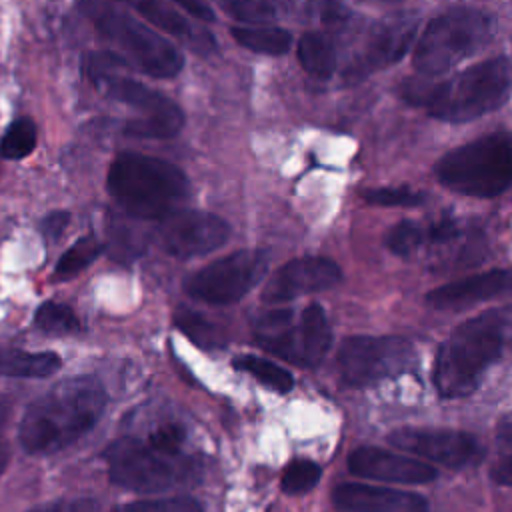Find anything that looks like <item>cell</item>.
Here are the masks:
<instances>
[{
  "label": "cell",
  "instance_id": "cell-9",
  "mask_svg": "<svg viewBox=\"0 0 512 512\" xmlns=\"http://www.w3.org/2000/svg\"><path fill=\"white\" fill-rule=\"evenodd\" d=\"M494 32V18L476 8H454L434 16L424 28L412 64L422 76H438L480 50Z\"/></svg>",
  "mask_w": 512,
  "mask_h": 512
},
{
  "label": "cell",
  "instance_id": "cell-37",
  "mask_svg": "<svg viewBox=\"0 0 512 512\" xmlns=\"http://www.w3.org/2000/svg\"><path fill=\"white\" fill-rule=\"evenodd\" d=\"M490 476H492V480H494L496 484L512 486V454L500 458V460L492 466Z\"/></svg>",
  "mask_w": 512,
  "mask_h": 512
},
{
  "label": "cell",
  "instance_id": "cell-22",
  "mask_svg": "<svg viewBox=\"0 0 512 512\" xmlns=\"http://www.w3.org/2000/svg\"><path fill=\"white\" fill-rule=\"evenodd\" d=\"M298 60L302 68L320 80H328L336 70L334 42L322 32H306L298 40Z\"/></svg>",
  "mask_w": 512,
  "mask_h": 512
},
{
  "label": "cell",
  "instance_id": "cell-5",
  "mask_svg": "<svg viewBox=\"0 0 512 512\" xmlns=\"http://www.w3.org/2000/svg\"><path fill=\"white\" fill-rule=\"evenodd\" d=\"M106 186L112 200L136 220L160 222L190 196L188 176L176 164L142 152H120Z\"/></svg>",
  "mask_w": 512,
  "mask_h": 512
},
{
  "label": "cell",
  "instance_id": "cell-3",
  "mask_svg": "<svg viewBox=\"0 0 512 512\" xmlns=\"http://www.w3.org/2000/svg\"><path fill=\"white\" fill-rule=\"evenodd\" d=\"M186 432L176 422L154 428L146 438L124 436L106 448L110 480L136 492H164L198 480L200 464L184 452Z\"/></svg>",
  "mask_w": 512,
  "mask_h": 512
},
{
  "label": "cell",
  "instance_id": "cell-34",
  "mask_svg": "<svg viewBox=\"0 0 512 512\" xmlns=\"http://www.w3.org/2000/svg\"><path fill=\"white\" fill-rule=\"evenodd\" d=\"M28 512H100V504L88 496H74V498H60L36 506Z\"/></svg>",
  "mask_w": 512,
  "mask_h": 512
},
{
  "label": "cell",
  "instance_id": "cell-20",
  "mask_svg": "<svg viewBox=\"0 0 512 512\" xmlns=\"http://www.w3.org/2000/svg\"><path fill=\"white\" fill-rule=\"evenodd\" d=\"M62 358L52 350L28 352L0 346V376L8 378H48L58 372Z\"/></svg>",
  "mask_w": 512,
  "mask_h": 512
},
{
  "label": "cell",
  "instance_id": "cell-31",
  "mask_svg": "<svg viewBox=\"0 0 512 512\" xmlns=\"http://www.w3.org/2000/svg\"><path fill=\"white\" fill-rule=\"evenodd\" d=\"M114 512H204L198 500L190 496H170L156 500H138L118 506Z\"/></svg>",
  "mask_w": 512,
  "mask_h": 512
},
{
  "label": "cell",
  "instance_id": "cell-27",
  "mask_svg": "<svg viewBox=\"0 0 512 512\" xmlns=\"http://www.w3.org/2000/svg\"><path fill=\"white\" fill-rule=\"evenodd\" d=\"M36 148V126L30 118H16L0 140V156L6 160H22Z\"/></svg>",
  "mask_w": 512,
  "mask_h": 512
},
{
  "label": "cell",
  "instance_id": "cell-4",
  "mask_svg": "<svg viewBox=\"0 0 512 512\" xmlns=\"http://www.w3.org/2000/svg\"><path fill=\"white\" fill-rule=\"evenodd\" d=\"M508 318L502 312H484L452 330L440 344L432 382L442 398L470 396L484 372L504 354Z\"/></svg>",
  "mask_w": 512,
  "mask_h": 512
},
{
  "label": "cell",
  "instance_id": "cell-13",
  "mask_svg": "<svg viewBox=\"0 0 512 512\" xmlns=\"http://www.w3.org/2000/svg\"><path fill=\"white\" fill-rule=\"evenodd\" d=\"M418 22L420 18L414 12L384 16L370 32L362 50L342 70V80L346 84H358L372 72L400 60L414 42Z\"/></svg>",
  "mask_w": 512,
  "mask_h": 512
},
{
  "label": "cell",
  "instance_id": "cell-35",
  "mask_svg": "<svg viewBox=\"0 0 512 512\" xmlns=\"http://www.w3.org/2000/svg\"><path fill=\"white\" fill-rule=\"evenodd\" d=\"M456 236H458V222L454 218L442 216L434 224L426 226V242L444 244V242H450Z\"/></svg>",
  "mask_w": 512,
  "mask_h": 512
},
{
  "label": "cell",
  "instance_id": "cell-18",
  "mask_svg": "<svg viewBox=\"0 0 512 512\" xmlns=\"http://www.w3.org/2000/svg\"><path fill=\"white\" fill-rule=\"evenodd\" d=\"M512 292V268H494L430 290L424 300L436 310H462Z\"/></svg>",
  "mask_w": 512,
  "mask_h": 512
},
{
  "label": "cell",
  "instance_id": "cell-19",
  "mask_svg": "<svg viewBox=\"0 0 512 512\" xmlns=\"http://www.w3.org/2000/svg\"><path fill=\"white\" fill-rule=\"evenodd\" d=\"M338 508L348 512H428V500L416 492L370 486V484H340L332 492Z\"/></svg>",
  "mask_w": 512,
  "mask_h": 512
},
{
  "label": "cell",
  "instance_id": "cell-28",
  "mask_svg": "<svg viewBox=\"0 0 512 512\" xmlns=\"http://www.w3.org/2000/svg\"><path fill=\"white\" fill-rule=\"evenodd\" d=\"M384 242L396 256H410L426 242V226L412 220H400L388 230Z\"/></svg>",
  "mask_w": 512,
  "mask_h": 512
},
{
  "label": "cell",
  "instance_id": "cell-8",
  "mask_svg": "<svg viewBox=\"0 0 512 512\" xmlns=\"http://www.w3.org/2000/svg\"><path fill=\"white\" fill-rule=\"evenodd\" d=\"M82 10L100 36L122 52V60L152 78H172L184 68L182 52L128 12L102 2H84Z\"/></svg>",
  "mask_w": 512,
  "mask_h": 512
},
{
  "label": "cell",
  "instance_id": "cell-26",
  "mask_svg": "<svg viewBox=\"0 0 512 512\" xmlns=\"http://www.w3.org/2000/svg\"><path fill=\"white\" fill-rule=\"evenodd\" d=\"M34 324L48 334H76L82 324L80 318L68 304H60L54 300L42 302L34 312Z\"/></svg>",
  "mask_w": 512,
  "mask_h": 512
},
{
  "label": "cell",
  "instance_id": "cell-38",
  "mask_svg": "<svg viewBox=\"0 0 512 512\" xmlns=\"http://www.w3.org/2000/svg\"><path fill=\"white\" fill-rule=\"evenodd\" d=\"M8 402L4 398H0V474L2 470L6 468V462H8V442H6V436H4V424H6V418H8Z\"/></svg>",
  "mask_w": 512,
  "mask_h": 512
},
{
  "label": "cell",
  "instance_id": "cell-10",
  "mask_svg": "<svg viewBox=\"0 0 512 512\" xmlns=\"http://www.w3.org/2000/svg\"><path fill=\"white\" fill-rule=\"evenodd\" d=\"M292 310H270L252 322L256 344L274 356L304 368L318 366L332 346V328L320 304H308L298 322Z\"/></svg>",
  "mask_w": 512,
  "mask_h": 512
},
{
  "label": "cell",
  "instance_id": "cell-30",
  "mask_svg": "<svg viewBox=\"0 0 512 512\" xmlns=\"http://www.w3.org/2000/svg\"><path fill=\"white\" fill-rule=\"evenodd\" d=\"M320 474H322V470L316 462L300 458V460L290 462L284 468L280 484L286 494H304L318 484Z\"/></svg>",
  "mask_w": 512,
  "mask_h": 512
},
{
  "label": "cell",
  "instance_id": "cell-36",
  "mask_svg": "<svg viewBox=\"0 0 512 512\" xmlns=\"http://www.w3.org/2000/svg\"><path fill=\"white\" fill-rule=\"evenodd\" d=\"M70 222V214L64 210H54L50 212L44 220H42V234L46 236V240L56 242L68 228Z\"/></svg>",
  "mask_w": 512,
  "mask_h": 512
},
{
  "label": "cell",
  "instance_id": "cell-40",
  "mask_svg": "<svg viewBox=\"0 0 512 512\" xmlns=\"http://www.w3.org/2000/svg\"><path fill=\"white\" fill-rule=\"evenodd\" d=\"M498 438L502 442H512V420H502L500 424V430H498Z\"/></svg>",
  "mask_w": 512,
  "mask_h": 512
},
{
  "label": "cell",
  "instance_id": "cell-11",
  "mask_svg": "<svg viewBox=\"0 0 512 512\" xmlns=\"http://www.w3.org/2000/svg\"><path fill=\"white\" fill-rule=\"evenodd\" d=\"M414 360L416 350L402 336H348L336 354L342 382L356 388L398 376Z\"/></svg>",
  "mask_w": 512,
  "mask_h": 512
},
{
  "label": "cell",
  "instance_id": "cell-14",
  "mask_svg": "<svg viewBox=\"0 0 512 512\" xmlns=\"http://www.w3.org/2000/svg\"><path fill=\"white\" fill-rule=\"evenodd\" d=\"M156 238L166 254L186 260L224 246L230 238V224L212 212L180 208L160 220Z\"/></svg>",
  "mask_w": 512,
  "mask_h": 512
},
{
  "label": "cell",
  "instance_id": "cell-21",
  "mask_svg": "<svg viewBox=\"0 0 512 512\" xmlns=\"http://www.w3.org/2000/svg\"><path fill=\"white\" fill-rule=\"evenodd\" d=\"M134 10H138L146 20H150L154 26L162 28L164 32H170L174 36H180L184 40H188L190 44L196 46V50H210L214 46H208L202 42L204 40H212L206 34H200L192 28V24L186 20V16H182L172 4L166 2H158V0H140L132 4Z\"/></svg>",
  "mask_w": 512,
  "mask_h": 512
},
{
  "label": "cell",
  "instance_id": "cell-32",
  "mask_svg": "<svg viewBox=\"0 0 512 512\" xmlns=\"http://www.w3.org/2000/svg\"><path fill=\"white\" fill-rule=\"evenodd\" d=\"M364 200L378 206H416L426 200V194L420 190H412L408 186H390V188H374L366 190Z\"/></svg>",
  "mask_w": 512,
  "mask_h": 512
},
{
  "label": "cell",
  "instance_id": "cell-15",
  "mask_svg": "<svg viewBox=\"0 0 512 512\" xmlns=\"http://www.w3.org/2000/svg\"><path fill=\"white\" fill-rule=\"evenodd\" d=\"M388 442L446 468L474 466L484 456V448L472 434L448 428H398L388 434Z\"/></svg>",
  "mask_w": 512,
  "mask_h": 512
},
{
  "label": "cell",
  "instance_id": "cell-17",
  "mask_svg": "<svg viewBox=\"0 0 512 512\" xmlns=\"http://www.w3.org/2000/svg\"><path fill=\"white\" fill-rule=\"evenodd\" d=\"M348 470L360 478L394 484H426L438 476L436 468L424 460L376 446H360L352 450L348 456Z\"/></svg>",
  "mask_w": 512,
  "mask_h": 512
},
{
  "label": "cell",
  "instance_id": "cell-6",
  "mask_svg": "<svg viewBox=\"0 0 512 512\" xmlns=\"http://www.w3.org/2000/svg\"><path fill=\"white\" fill-rule=\"evenodd\" d=\"M124 68L122 56L112 52H92L84 60L86 76L102 94L138 112L124 126L126 136L152 140L176 136L184 126L182 108L162 92L128 76Z\"/></svg>",
  "mask_w": 512,
  "mask_h": 512
},
{
  "label": "cell",
  "instance_id": "cell-7",
  "mask_svg": "<svg viewBox=\"0 0 512 512\" xmlns=\"http://www.w3.org/2000/svg\"><path fill=\"white\" fill-rule=\"evenodd\" d=\"M434 174L442 186L464 196L502 194L512 184V134L498 130L446 152Z\"/></svg>",
  "mask_w": 512,
  "mask_h": 512
},
{
  "label": "cell",
  "instance_id": "cell-2",
  "mask_svg": "<svg viewBox=\"0 0 512 512\" xmlns=\"http://www.w3.org/2000/svg\"><path fill=\"white\" fill-rule=\"evenodd\" d=\"M512 92V60L494 56L482 60L448 80L428 76L406 78L398 96L410 106L424 108L442 122H470L508 102Z\"/></svg>",
  "mask_w": 512,
  "mask_h": 512
},
{
  "label": "cell",
  "instance_id": "cell-29",
  "mask_svg": "<svg viewBox=\"0 0 512 512\" xmlns=\"http://www.w3.org/2000/svg\"><path fill=\"white\" fill-rule=\"evenodd\" d=\"M174 322L198 346L214 348V346L220 344V340H218L220 336H218L216 326L210 320H206L204 316H200L198 312H192L188 308H180L174 314Z\"/></svg>",
  "mask_w": 512,
  "mask_h": 512
},
{
  "label": "cell",
  "instance_id": "cell-16",
  "mask_svg": "<svg viewBox=\"0 0 512 512\" xmlns=\"http://www.w3.org/2000/svg\"><path fill=\"white\" fill-rule=\"evenodd\" d=\"M342 280L336 262L324 256H302L280 266L264 284L260 298L266 304H280L292 298L328 290Z\"/></svg>",
  "mask_w": 512,
  "mask_h": 512
},
{
  "label": "cell",
  "instance_id": "cell-23",
  "mask_svg": "<svg viewBox=\"0 0 512 512\" xmlns=\"http://www.w3.org/2000/svg\"><path fill=\"white\" fill-rule=\"evenodd\" d=\"M234 40L258 54L280 56L286 54L292 46V34L278 26H264V28H250V26H234L230 30Z\"/></svg>",
  "mask_w": 512,
  "mask_h": 512
},
{
  "label": "cell",
  "instance_id": "cell-25",
  "mask_svg": "<svg viewBox=\"0 0 512 512\" xmlns=\"http://www.w3.org/2000/svg\"><path fill=\"white\" fill-rule=\"evenodd\" d=\"M104 246L100 244V240L92 234L78 238L58 260L56 268H54V276L56 278H72L78 272H82L84 268H88L100 254H102Z\"/></svg>",
  "mask_w": 512,
  "mask_h": 512
},
{
  "label": "cell",
  "instance_id": "cell-33",
  "mask_svg": "<svg viewBox=\"0 0 512 512\" xmlns=\"http://www.w3.org/2000/svg\"><path fill=\"white\" fill-rule=\"evenodd\" d=\"M220 6L236 20L252 22V24L270 20L276 14L274 4L260 2V0H232V2H220Z\"/></svg>",
  "mask_w": 512,
  "mask_h": 512
},
{
  "label": "cell",
  "instance_id": "cell-12",
  "mask_svg": "<svg viewBox=\"0 0 512 512\" xmlns=\"http://www.w3.org/2000/svg\"><path fill=\"white\" fill-rule=\"evenodd\" d=\"M268 272L262 250H238L196 270L184 280V292L208 304H232L244 298Z\"/></svg>",
  "mask_w": 512,
  "mask_h": 512
},
{
  "label": "cell",
  "instance_id": "cell-24",
  "mask_svg": "<svg viewBox=\"0 0 512 512\" xmlns=\"http://www.w3.org/2000/svg\"><path fill=\"white\" fill-rule=\"evenodd\" d=\"M232 366L240 372H246L250 376H254L262 386L274 390V392H290L294 388V378L286 368H280L278 364L266 360V358H258L252 354H242L236 356L232 360Z\"/></svg>",
  "mask_w": 512,
  "mask_h": 512
},
{
  "label": "cell",
  "instance_id": "cell-1",
  "mask_svg": "<svg viewBox=\"0 0 512 512\" xmlns=\"http://www.w3.org/2000/svg\"><path fill=\"white\" fill-rule=\"evenodd\" d=\"M106 402V390L94 376L66 378L26 408L18 440L28 454L60 452L96 426Z\"/></svg>",
  "mask_w": 512,
  "mask_h": 512
},
{
  "label": "cell",
  "instance_id": "cell-39",
  "mask_svg": "<svg viewBox=\"0 0 512 512\" xmlns=\"http://www.w3.org/2000/svg\"><path fill=\"white\" fill-rule=\"evenodd\" d=\"M176 6H180L182 10H186L188 14L196 16V18H202V20H214V12L210 10V6L202 4V2H196V0H178Z\"/></svg>",
  "mask_w": 512,
  "mask_h": 512
}]
</instances>
